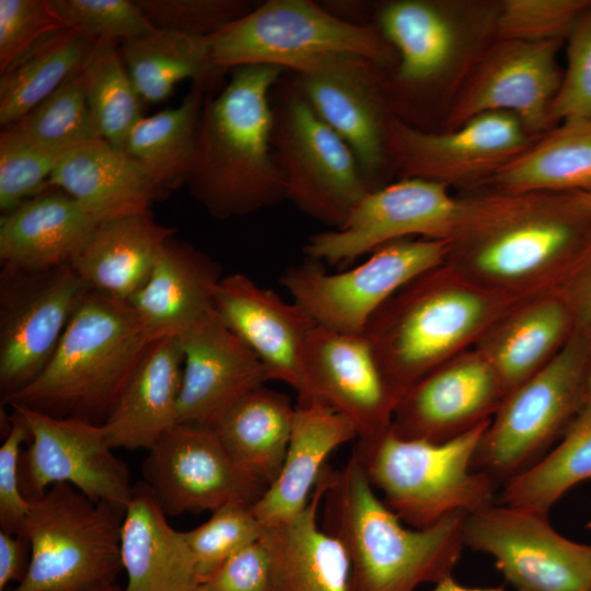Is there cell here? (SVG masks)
<instances>
[{
  "label": "cell",
  "mask_w": 591,
  "mask_h": 591,
  "mask_svg": "<svg viewBox=\"0 0 591 591\" xmlns=\"http://www.w3.org/2000/svg\"><path fill=\"white\" fill-rule=\"evenodd\" d=\"M591 232V217L568 193L464 199L447 263L467 279L514 300L549 291Z\"/></svg>",
  "instance_id": "cell-1"
},
{
  "label": "cell",
  "mask_w": 591,
  "mask_h": 591,
  "mask_svg": "<svg viewBox=\"0 0 591 591\" xmlns=\"http://www.w3.org/2000/svg\"><path fill=\"white\" fill-rule=\"evenodd\" d=\"M285 72L267 65L241 66L205 99L185 184L216 219L244 217L287 199L271 142V91Z\"/></svg>",
  "instance_id": "cell-2"
},
{
  "label": "cell",
  "mask_w": 591,
  "mask_h": 591,
  "mask_svg": "<svg viewBox=\"0 0 591 591\" xmlns=\"http://www.w3.org/2000/svg\"><path fill=\"white\" fill-rule=\"evenodd\" d=\"M466 512L407 529L376 495L358 460L334 470L321 526L345 547L350 591H414L451 577L464 544Z\"/></svg>",
  "instance_id": "cell-3"
},
{
  "label": "cell",
  "mask_w": 591,
  "mask_h": 591,
  "mask_svg": "<svg viewBox=\"0 0 591 591\" xmlns=\"http://www.w3.org/2000/svg\"><path fill=\"white\" fill-rule=\"evenodd\" d=\"M157 339L128 301L86 287L47 366L2 403L104 424Z\"/></svg>",
  "instance_id": "cell-4"
},
{
  "label": "cell",
  "mask_w": 591,
  "mask_h": 591,
  "mask_svg": "<svg viewBox=\"0 0 591 591\" xmlns=\"http://www.w3.org/2000/svg\"><path fill=\"white\" fill-rule=\"evenodd\" d=\"M519 301L480 287L445 262L394 294L363 335L399 402L424 376L476 344Z\"/></svg>",
  "instance_id": "cell-5"
},
{
  "label": "cell",
  "mask_w": 591,
  "mask_h": 591,
  "mask_svg": "<svg viewBox=\"0 0 591 591\" xmlns=\"http://www.w3.org/2000/svg\"><path fill=\"white\" fill-rule=\"evenodd\" d=\"M489 422L440 443L402 438L390 427L358 439L351 454L402 522L425 529L452 513L495 503L496 483L473 468Z\"/></svg>",
  "instance_id": "cell-6"
},
{
  "label": "cell",
  "mask_w": 591,
  "mask_h": 591,
  "mask_svg": "<svg viewBox=\"0 0 591 591\" xmlns=\"http://www.w3.org/2000/svg\"><path fill=\"white\" fill-rule=\"evenodd\" d=\"M28 502L21 536L30 543V565L5 591H93L116 583L126 508L91 500L65 483Z\"/></svg>",
  "instance_id": "cell-7"
},
{
  "label": "cell",
  "mask_w": 591,
  "mask_h": 591,
  "mask_svg": "<svg viewBox=\"0 0 591 591\" xmlns=\"http://www.w3.org/2000/svg\"><path fill=\"white\" fill-rule=\"evenodd\" d=\"M207 39L210 63L222 71L267 65L298 72L336 55L358 56L385 70L397 61L374 26L349 23L311 0L258 3Z\"/></svg>",
  "instance_id": "cell-8"
},
{
  "label": "cell",
  "mask_w": 591,
  "mask_h": 591,
  "mask_svg": "<svg viewBox=\"0 0 591 591\" xmlns=\"http://www.w3.org/2000/svg\"><path fill=\"white\" fill-rule=\"evenodd\" d=\"M590 356L591 329H573L540 371L505 395L473 468L505 485L541 460L586 403Z\"/></svg>",
  "instance_id": "cell-9"
},
{
  "label": "cell",
  "mask_w": 591,
  "mask_h": 591,
  "mask_svg": "<svg viewBox=\"0 0 591 591\" xmlns=\"http://www.w3.org/2000/svg\"><path fill=\"white\" fill-rule=\"evenodd\" d=\"M271 142L287 199L306 216L337 229L371 188L347 143L283 76L271 91Z\"/></svg>",
  "instance_id": "cell-10"
},
{
  "label": "cell",
  "mask_w": 591,
  "mask_h": 591,
  "mask_svg": "<svg viewBox=\"0 0 591 591\" xmlns=\"http://www.w3.org/2000/svg\"><path fill=\"white\" fill-rule=\"evenodd\" d=\"M450 240L403 239L374 251L360 265L329 274L310 259L288 268L281 283L315 322L325 328L362 335L371 318L402 288L443 265Z\"/></svg>",
  "instance_id": "cell-11"
},
{
  "label": "cell",
  "mask_w": 591,
  "mask_h": 591,
  "mask_svg": "<svg viewBox=\"0 0 591 591\" xmlns=\"http://www.w3.org/2000/svg\"><path fill=\"white\" fill-rule=\"evenodd\" d=\"M463 5L439 0H391L374 5L371 23L397 61L382 74L391 114L412 125L417 108L444 89L463 63L475 32Z\"/></svg>",
  "instance_id": "cell-12"
},
{
  "label": "cell",
  "mask_w": 591,
  "mask_h": 591,
  "mask_svg": "<svg viewBox=\"0 0 591 591\" xmlns=\"http://www.w3.org/2000/svg\"><path fill=\"white\" fill-rule=\"evenodd\" d=\"M85 289L70 264L42 270L3 264L0 275L1 399L21 391L40 374Z\"/></svg>",
  "instance_id": "cell-13"
},
{
  "label": "cell",
  "mask_w": 591,
  "mask_h": 591,
  "mask_svg": "<svg viewBox=\"0 0 591 591\" xmlns=\"http://www.w3.org/2000/svg\"><path fill=\"white\" fill-rule=\"evenodd\" d=\"M464 544L490 555L518 591H591V545L561 535L548 515L493 503L466 515Z\"/></svg>",
  "instance_id": "cell-14"
},
{
  "label": "cell",
  "mask_w": 591,
  "mask_h": 591,
  "mask_svg": "<svg viewBox=\"0 0 591 591\" xmlns=\"http://www.w3.org/2000/svg\"><path fill=\"white\" fill-rule=\"evenodd\" d=\"M10 407L28 430L19 471L27 500L65 483L91 500L127 508L134 485L128 467L113 453L103 424L56 417L22 405Z\"/></svg>",
  "instance_id": "cell-15"
},
{
  "label": "cell",
  "mask_w": 591,
  "mask_h": 591,
  "mask_svg": "<svg viewBox=\"0 0 591 591\" xmlns=\"http://www.w3.org/2000/svg\"><path fill=\"white\" fill-rule=\"evenodd\" d=\"M464 210L448 186L418 177L399 178L369 192L337 229L313 234L304 245L308 258L351 263L410 235L450 240Z\"/></svg>",
  "instance_id": "cell-16"
},
{
  "label": "cell",
  "mask_w": 591,
  "mask_h": 591,
  "mask_svg": "<svg viewBox=\"0 0 591 591\" xmlns=\"http://www.w3.org/2000/svg\"><path fill=\"white\" fill-rule=\"evenodd\" d=\"M512 114L489 112L444 131L420 129L392 116L387 146L399 178L449 185L480 184L533 143Z\"/></svg>",
  "instance_id": "cell-17"
},
{
  "label": "cell",
  "mask_w": 591,
  "mask_h": 591,
  "mask_svg": "<svg viewBox=\"0 0 591 591\" xmlns=\"http://www.w3.org/2000/svg\"><path fill=\"white\" fill-rule=\"evenodd\" d=\"M142 476L167 517L253 505L267 489L236 464L211 427L188 422L154 442Z\"/></svg>",
  "instance_id": "cell-18"
},
{
  "label": "cell",
  "mask_w": 591,
  "mask_h": 591,
  "mask_svg": "<svg viewBox=\"0 0 591 591\" xmlns=\"http://www.w3.org/2000/svg\"><path fill=\"white\" fill-rule=\"evenodd\" d=\"M384 68L350 55L329 56L292 72L318 116L347 143L371 190L393 170L387 127L393 116L382 91Z\"/></svg>",
  "instance_id": "cell-19"
},
{
  "label": "cell",
  "mask_w": 591,
  "mask_h": 591,
  "mask_svg": "<svg viewBox=\"0 0 591 591\" xmlns=\"http://www.w3.org/2000/svg\"><path fill=\"white\" fill-rule=\"evenodd\" d=\"M560 45L498 39L456 94L445 130L489 112L514 115L532 136L549 130V108L563 76L556 59Z\"/></svg>",
  "instance_id": "cell-20"
},
{
  "label": "cell",
  "mask_w": 591,
  "mask_h": 591,
  "mask_svg": "<svg viewBox=\"0 0 591 591\" xmlns=\"http://www.w3.org/2000/svg\"><path fill=\"white\" fill-rule=\"evenodd\" d=\"M503 397L489 362L475 349L464 351L402 396L391 429L406 439L445 442L490 420Z\"/></svg>",
  "instance_id": "cell-21"
},
{
  "label": "cell",
  "mask_w": 591,
  "mask_h": 591,
  "mask_svg": "<svg viewBox=\"0 0 591 591\" xmlns=\"http://www.w3.org/2000/svg\"><path fill=\"white\" fill-rule=\"evenodd\" d=\"M306 392L356 428L358 439L379 434L392 425L398 403L367 337L315 325L303 354Z\"/></svg>",
  "instance_id": "cell-22"
},
{
  "label": "cell",
  "mask_w": 591,
  "mask_h": 591,
  "mask_svg": "<svg viewBox=\"0 0 591 591\" xmlns=\"http://www.w3.org/2000/svg\"><path fill=\"white\" fill-rule=\"evenodd\" d=\"M215 311L258 357L269 380L281 381L305 395L303 354L316 325L296 302L235 273L222 277L215 294Z\"/></svg>",
  "instance_id": "cell-23"
},
{
  "label": "cell",
  "mask_w": 591,
  "mask_h": 591,
  "mask_svg": "<svg viewBox=\"0 0 591 591\" xmlns=\"http://www.w3.org/2000/svg\"><path fill=\"white\" fill-rule=\"evenodd\" d=\"M178 338L184 355L178 422L211 426L269 380L258 357L216 311Z\"/></svg>",
  "instance_id": "cell-24"
},
{
  "label": "cell",
  "mask_w": 591,
  "mask_h": 591,
  "mask_svg": "<svg viewBox=\"0 0 591 591\" xmlns=\"http://www.w3.org/2000/svg\"><path fill=\"white\" fill-rule=\"evenodd\" d=\"M356 438L355 426L325 402L315 396L298 397L280 473L252 505L257 520L271 526L302 512L329 454Z\"/></svg>",
  "instance_id": "cell-25"
},
{
  "label": "cell",
  "mask_w": 591,
  "mask_h": 591,
  "mask_svg": "<svg viewBox=\"0 0 591 591\" xmlns=\"http://www.w3.org/2000/svg\"><path fill=\"white\" fill-rule=\"evenodd\" d=\"M219 265L193 245L171 237L129 303L159 339L179 337L215 313Z\"/></svg>",
  "instance_id": "cell-26"
},
{
  "label": "cell",
  "mask_w": 591,
  "mask_h": 591,
  "mask_svg": "<svg viewBox=\"0 0 591 591\" xmlns=\"http://www.w3.org/2000/svg\"><path fill=\"white\" fill-rule=\"evenodd\" d=\"M333 467L326 464L305 509L293 519L265 526L274 591H350V561L343 544L318 524Z\"/></svg>",
  "instance_id": "cell-27"
},
{
  "label": "cell",
  "mask_w": 591,
  "mask_h": 591,
  "mask_svg": "<svg viewBox=\"0 0 591 591\" xmlns=\"http://www.w3.org/2000/svg\"><path fill=\"white\" fill-rule=\"evenodd\" d=\"M123 591H199L202 583L183 532L171 526L155 496L134 485L121 526Z\"/></svg>",
  "instance_id": "cell-28"
},
{
  "label": "cell",
  "mask_w": 591,
  "mask_h": 591,
  "mask_svg": "<svg viewBox=\"0 0 591 591\" xmlns=\"http://www.w3.org/2000/svg\"><path fill=\"white\" fill-rule=\"evenodd\" d=\"M575 329L565 302L545 291L519 301L477 340V350L495 370L505 395L540 371Z\"/></svg>",
  "instance_id": "cell-29"
},
{
  "label": "cell",
  "mask_w": 591,
  "mask_h": 591,
  "mask_svg": "<svg viewBox=\"0 0 591 591\" xmlns=\"http://www.w3.org/2000/svg\"><path fill=\"white\" fill-rule=\"evenodd\" d=\"M101 222L62 192H43L0 218V259L32 269L68 265Z\"/></svg>",
  "instance_id": "cell-30"
},
{
  "label": "cell",
  "mask_w": 591,
  "mask_h": 591,
  "mask_svg": "<svg viewBox=\"0 0 591 591\" xmlns=\"http://www.w3.org/2000/svg\"><path fill=\"white\" fill-rule=\"evenodd\" d=\"M48 187L74 198L100 222L148 212L160 199L146 171L102 138L67 151L53 171Z\"/></svg>",
  "instance_id": "cell-31"
},
{
  "label": "cell",
  "mask_w": 591,
  "mask_h": 591,
  "mask_svg": "<svg viewBox=\"0 0 591 591\" xmlns=\"http://www.w3.org/2000/svg\"><path fill=\"white\" fill-rule=\"evenodd\" d=\"M184 355L178 337L157 339L103 424L112 448L147 451L178 422Z\"/></svg>",
  "instance_id": "cell-32"
},
{
  "label": "cell",
  "mask_w": 591,
  "mask_h": 591,
  "mask_svg": "<svg viewBox=\"0 0 591 591\" xmlns=\"http://www.w3.org/2000/svg\"><path fill=\"white\" fill-rule=\"evenodd\" d=\"M176 230L150 211L101 222L70 263L85 287L129 301Z\"/></svg>",
  "instance_id": "cell-33"
},
{
  "label": "cell",
  "mask_w": 591,
  "mask_h": 591,
  "mask_svg": "<svg viewBox=\"0 0 591 591\" xmlns=\"http://www.w3.org/2000/svg\"><path fill=\"white\" fill-rule=\"evenodd\" d=\"M221 73L216 69L194 80L178 106L140 118L126 139L123 151L146 171L160 198L186 182L202 105Z\"/></svg>",
  "instance_id": "cell-34"
},
{
  "label": "cell",
  "mask_w": 591,
  "mask_h": 591,
  "mask_svg": "<svg viewBox=\"0 0 591 591\" xmlns=\"http://www.w3.org/2000/svg\"><path fill=\"white\" fill-rule=\"evenodd\" d=\"M296 405L260 386L227 409L211 426L229 454L267 488L276 480L287 453Z\"/></svg>",
  "instance_id": "cell-35"
},
{
  "label": "cell",
  "mask_w": 591,
  "mask_h": 591,
  "mask_svg": "<svg viewBox=\"0 0 591 591\" xmlns=\"http://www.w3.org/2000/svg\"><path fill=\"white\" fill-rule=\"evenodd\" d=\"M484 183L507 194L591 190V119L560 121Z\"/></svg>",
  "instance_id": "cell-36"
},
{
  "label": "cell",
  "mask_w": 591,
  "mask_h": 591,
  "mask_svg": "<svg viewBox=\"0 0 591 591\" xmlns=\"http://www.w3.org/2000/svg\"><path fill=\"white\" fill-rule=\"evenodd\" d=\"M99 39L62 28L39 40L0 74V125L20 120L82 69Z\"/></svg>",
  "instance_id": "cell-37"
},
{
  "label": "cell",
  "mask_w": 591,
  "mask_h": 591,
  "mask_svg": "<svg viewBox=\"0 0 591 591\" xmlns=\"http://www.w3.org/2000/svg\"><path fill=\"white\" fill-rule=\"evenodd\" d=\"M586 480H591V402L584 403L557 447L503 485L498 501L548 515L567 491Z\"/></svg>",
  "instance_id": "cell-38"
},
{
  "label": "cell",
  "mask_w": 591,
  "mask_h": 591,
  "mask_svg": "<svg viewBox=\"0 0 591 591\" xmlns=\"http://www.w3.org/2000/svg\"><path fill=\"white\" fill-rule=\"evenodd\" d=\"M119 53L143 102L153 104L164 102L177 83L216 70L207 38L169 30L123 42Z\"/></svg>",
  "instance_id": "cell-39"
},
{
  "label": "cell",
  "mask_w": 591,
  "mask_h": 591,
  "mask_svg": "<svg viewBox=\"0 0 591 591\" xmlns=\"http://www.w3.org/2000/svg\"><path fill=\"white\" fill-rule=\"evenodd\" d=\"M82 77L99 136L123 151L130 130L143 117V100L125 67L117 43L99 39L82 69Z\"/></svg>",
  "instance_id": "cell-40"
},
{
  "label": "cell",
  "mask_w": 591,
  "mask_h": 591,
  "mask_svg": "<svg viewBox=\"0 0 591 591\" xmlns=\"http://www.w3.org/2000/svg\"><path fill=\"white\" fill-rule=\"evenodd\" d=\"M82 69L72 73L56 91L13 123L37 146L66 153L81 143L101 138L85 100Z\"/></svg>",
  "instance_id": "cell-41"
},
{
  "label": "cell",
  "mask_w": 591,
  "mask_h": 591,
  "mask_svg": "<svg viewBox=\"0 0 591 591\" xmlns=\"http://www.w3.org/2000/svg\"><path fill=\"white\" fill-rule=\"evenodd\" d=\"M264 531L252 505L232 502L212 511L207 521L183 535L204 581L233 555L260 540Z\"/></svg>",
  "instance_id": "cell-42"
},
{
  "label": "cell",
  "mask_w": 591,
  "mask_h": 591,
  "mask_svg": "<svg viewBox=\"0 0 591 591\" xmlns=\"http://www.w3.org/2000/svg\"><path fill=\"white\" fill-rule=\"evenodd\" d=\"M65 153L44 149L15 124L0 134V210L8 213L47 189L49 177Z\"/></svg>",
  "instance_id": "cell-43"
},
{
  "label": "cell",
  "mask_w": 591,
  "mask_h": 591,
  "mask_svg": "<svg viewBox=\"0 0 591 591\" xmlns=\"http://www.w3.org/2000/svg\"><path fill=\"white\" fill-rule=\"evenodd\" d=\"M589 0H506L499 5L498 39L540 43L563 40Z\"/></svg>",
  "instance_id": "cell-44"
},
{
  "label": "cell",
  "mask_w": 591,
  "mask_h": 591,
  "mask_svg": "<svg viewBox=\"0 0 591 591\" xmlns=\"http://www.w3.org/2000/svg\"><path fill=\"white\" fill-rule=\"evenodd\" d=\"M65 28H80L96 39L126 42L154 32L136 0H49Z\"/></svg>",
  "instance_id": "cell-45"
},
{
  "label": "cell",
  "mask_w": 591,
  "mask_h": 591,
  "mask_svg": "<svg viewBox=\"0 0 591 591\" xmlns=\"http://www.w3.org/2000/svg\"><path fill=\"white\" fill-rule=\"evenodd\" d=\"M158 30L209 38L256 5L246 0H136Z\"/></svg>",
  "instance_id": "cell-46"
},
{
  "label": "cell",
  "mask_w": 591,
  "mask_h": 591,
  "mask_svg": "<svg viewBox=\"0 0 591 591\" xmlns=\"http://www.w3.org/2000/svg\"><path fill=\"white\" fill-rule=\"evenodd\" d=\"M567 38V68L551 104L552 125L572 118L591 119V3Z\"/></svg>",
  "instance_id": "cell-47"
},
{
  "label": "cell",
  "mask_w": 591,
  "mask_h": 591,
  "mask_svg": "<svg viewBox=\"0 0 591 591\" xmlns=\"http://www.w3.org/2000/svg\"><path fill=\"white\" fill-rule=\"evenodd\" d=\"M62 28L49 0H0V73Z\"/></svg>",
  "instance_id": "cell-48"
},
{
  "label": "cell",
  "mask_w": 591,
  "mask_h": 591,
  "mask_svg": "<svg viewBox=\"0 0 591 591\" xmlns=\"http://www.w3.org/2000/svg\"><path fill=\"white\" fill-rule=\"evenodd\" d=\"M9 422L0 447V528L5 533L21 535L30 502L22 493L19 471L22 445L27 442L28 430L14 410Z\"/></svg>",
  "instance_id": "cell-49"
},
{
  "label": "cell",
  "mask_w": 591,
  "mask_h": 591,
  "mask_svg": "<svg viewBox=\"0 0 591 591\" xmlns=\"http://www.w3.org/2000/svg\"><path fill=\"white\" fill-rule=\"evenodd\" d=\"M199 591H274L270 555L262 537L221 565Z\"/></svg>",
  "instance_id": "cell-50"
},
{
  "label": "cell",
  "mask_w": 591,
  "mask_h": 591,
  "mask_svg": "<svg viewBox=\"0 0 591 591\" xmlns=\"http://www.w3.org/2000/svg\"><path fill=\"white\" fill-rule=\"evenodd\" d=\"M549 291L568 306L575 329H591V232Z\"/></svg>",
  "instance_id": "cell-51"
},
{
  "label": "cell",
  "mask_w": 591,
  "mask_h": 591,
  "mask_svg": "<svg viewBox=\"0 0 591 591\" xmlns=\"http://www.w3.org/2000/svg\"><path fill=\"white\" fill-rule=\"evenodd\" d=\"M30 558V543L24 536L0 531V591L24 578Z\"/></svg>",
  "instance_id": "cell-52"
},
{
  "label": "cell",
  "mask_w": 591,
  "mask_h": 591,
  "mask_svg": "<svg viewBox=\"0 0 591 591\" xmlns=\"http://www.w3.org/2000/svg\"><path fill=\"white\" fill-rule=\"evenodd\" d=\"M432 591H503L501 588H467L457 583L453 577H448L436 584Z\"/></svg>",
  "instance_id": "cell-53"
},
{
  "label": "cell",
  "mask_w": 591,
  "mask_h": 591,
  "mask_svg": "<svg viewBox=\"0 0 591 591\" xmlns=\"http://www.w3.org/2000/svg\"><path fill=\"white\" fill-rule=\"evenodd\" d=\"M568 195L580 210L591 217V190L570 192Z\"/></svg>",
  "instance_id": "cell-54"
},
{
  "label": "cell",
  "mask_w": 591,
  "mask_h": 591,
  "mask_svg": "<svg viewBox=\"0 0 591 591\" xmlns=\"http://www.w3.org/2000/svg\"><path fill=\"white\" fill-rule=\"evenodd\" d=\"M586 402H591V356L589 360L588 374H587Z\"/></svg>",
  "instance_id": "cell-55"
},
{
  "label": "cell",
  "mask_w": 591,
  "mask_h": 591,
  "mask_svg": "<svg viewBox=\"0 0 591 591\" xmlns=\"http://www.w3.org/2000/svg\"><path fill=\"white\" fill-rule=\"evenodd\" d=\"M93 591H123V589L119 588V586H117V583H113V584H107V586L101 587V588L95 589Z\"/></svg>",
  "instance_id": "cell-56"
}]
</instances>
